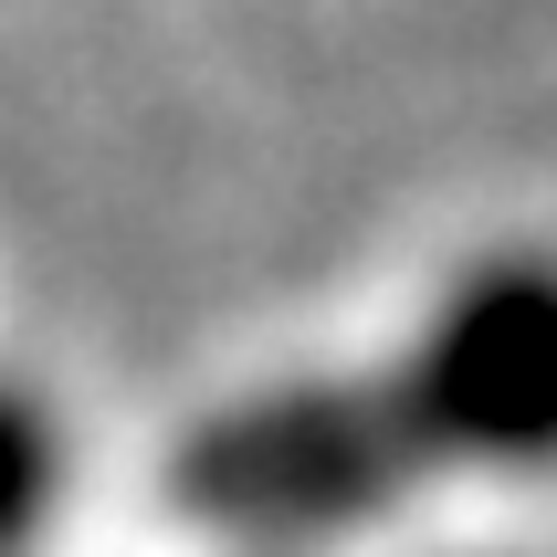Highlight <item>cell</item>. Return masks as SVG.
Masks as SVG:
<instances>
[{"instance_id": "1", "label": "cell", "mask_w": 557, "mask_h": 557, "mask_svg": "<svg viewBox=\"0 0 557 557\" xmlns=\"http://www.w3.org/2000/svg\"><path fill=\"white\" fill-rule=\"evenodd\" d=\"M557 421V295L536 263L473 274L389 369L295 379L211 410L169 463V505L252 557H315L463 463H536Z\"/></svg>"}, {"instance_id": "2", "label": "cell", "mask_w": 557, "mask_h": 557, "mask_svg": "<svg viewBox=\"0 0 557 557\" xmlns=\"http://www.w3.org/2000/svg\"><path fill=\"white\" fill-rule=\"evenodd\" d=\"M53 505H63V432H53V410L22 400V389H0V557L42 547Z\"/></svg>"}]
</instances>
